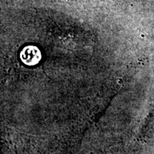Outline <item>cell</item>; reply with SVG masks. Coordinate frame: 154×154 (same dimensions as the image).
I'll use <instances>...</instances> for the list:
<instances>
[{"instance_id":"obj_1","label":"cell","mask_w":154,"mask_h":154,"mask_svg":"<svg viewBox=\"0 0 154 154\" xmlns=\"http://www.w3.org/2000/svg\"><path fill=\"white\" fill-rule=\"evenodd\" d=\"M21 59L24 63L32 66L36 64L39 61L41 56L38 50L36 51V49H25L21 55Z\"/></svg>"}]
</instances>
